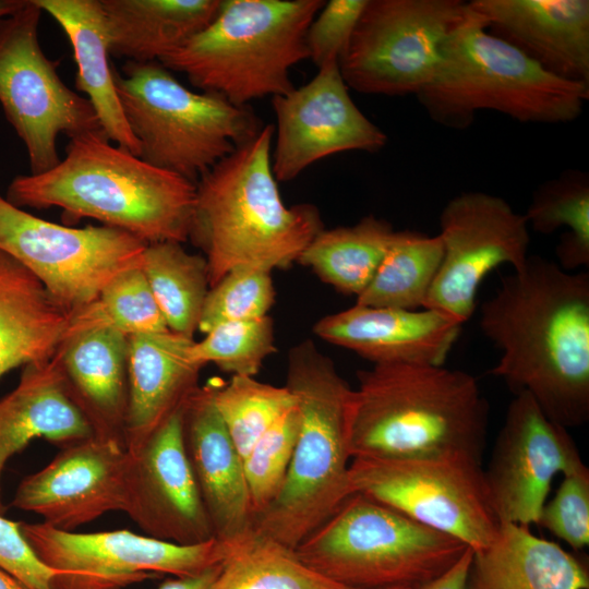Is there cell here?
Here are the masks:
<instances>
[{"label": "cell", "instance_id": "1", "mask_svg": "<svg viewBox=\"0 0 589 589\" xmlns=\"http://www.w3.org/2000/svg\"><path fill=\"white\" fill-rule=\"evenodd\" d=\"M480 328L501 351L491 374L530 395L553 422L589 419V274L541 256L502 279L481 305Z\"/></svg>", "mask_w": 589, "mask_h": 589}, {"label": "cell", "instance_id": "2", "mask_svg": "<svg viewBox=\"0 0 589 589\" xmlns=\"http://www.w3.org/2000/svg\"><path fill=\"white\" fill-rule=\"evenodd\" d=\"M195 192V183L92 132L71 137L52 169L14 177L5 199L21 208L59 207L67 221L93 218L152 244L189 240Z\"/></svg>", "mask_w": 589, "mask_h": 589}, {"label": "cell", "instance_id": "3", "mask_svg": "<svg viewBox=\"0 0 589 589\" xmlns=\"http://www.w3.org/2000/svg\"><path fill=\"white\" fill-rule=\"evenodd\" d=\"M274 133L263 125L196 182L189 240L204 253L209 287L237 269L289 267L324 229L316 206L283 202L272 170Z\"/></svg>", "mask_w": 589, "mask_h": 589}, {"label": "cell", "instance_id": "4", "mask_svg": "<svg viewBox=\"0 0 589 589\" xmlns=\"http://www.w3.org/2000/svg\"><path fill=\"white\" fill-rule=\"evenodd\" d=\"M357 377L351 459L466 457L482 462L490 407L471 374L392 363L373 364Z\"/></svg>", "mask_w": 589, "mask_h": 589}, {"label": "cell", "instance_id": "5", "mask_svg": "<svg viewBox=\"0 0 589 589\" xmlns=\"http://www.w3.org/2000/svg\"><path fill=\"white\" fill-rule=\"evenodd\" d=\"M285 386L299 408L300 430L285 483L255 516L254 531L294 550L352 494L354 389L310 339L289 350Z\"/></svg>", "mask_w": 589, "mask_h": 589}, {"label": "cell", "instance_id": "6", "mask_svg": "<svg viewBox=\"0 0 589 589\" xmlns=\"http://www.w3.org/2000/svg\"><path fill=\"white\" fill-rule=\"evenodd\" d=\"M464 22L443 47L432 81L417 95L437 124L469 128L480 110L522 123L576 120L589 99V85L557 77L513 46L490 34L468 4Z\"/></svg>", "mask_w": 589, "mask_h": 589}, {"label": "cell", "instance_id": "7", "mask_svg": "<svg viewBox=\"0 0 589 589\" xmlns=\"http://www.w3.org/2000/svg\"><path fill=\"white\" fill-rule=\"evenodd\" d=\"M323 0H220L213 21L163 59L202 92L236 106L289 93L293 65L308 59L306 31Z\"/></svg>", "mask_w": 589, "mask_h": 589}, {"label": "cell", "instance_id": "8", "mask_svg": "<svg viewBox=\"0 0 589 589\" xmlns=\"http://www.w3.org/2000/svg\"><path fill=\"white\" fill-rule=\"evenodd\" d=\"M469 549L362 493L351 494L294 552L320 575L353 589L419 587Z\"/></svg>", "mask_w": 589, "mask_h": 589}, {"label": "cell", "instance_id": "9", "mask_svg": "<svg viewBox=\"0 0 589 589\" xmlns=\"http://www.w3.org/2000/svg\"><path fill=\"white\" fill-rule=\"evenodd\" d=\"M115 82L139 157L193 183L263 127L247 106L193 92L161 63L127 61Z\"/></svg>", "mask_w": 589, "mask_h": 589}, {"label": "cell", "instance_id": "10", "mask_svg": "<svg viewBox=\"0 0 589 589\" xmlns=\"http://www.w3.org/2000/svg\"><path fill=\"white\" fill-rule=\"evenodd\" d=\"M461 0H366L340 57L348 87L417 95L433 79L443 47L468 14Z\"/></svg>", "mask_w": 589, "mask_h": 589}, {"label": "cell", "instance_id": "11", "mask_svg": "<svg viewBox=\"0 0 589 589\" xmlns=\"http://www.w3.org/2000/svg\"><path fill=\"white\" fill-rule=\"evenodd\" d=\"M43 10L35 0L0 19V105L25 145L31 175L61 160L57 141L104 132L86 97L69 88L38 39Z\"/></svg>", "mask_w": 589, "mask_h": 589}, {"label": "cell", "instance_id": "12", "mask_svg": "<svg viewBox=\"0 0 589 589\" xmlns=\"http://www.w3.org/2000/svg\"><path fill=\"white\" fill-rule=\"evenodd\" d=\"M349 483L352 494L384 503L473 552L488 546L500 528L482 462L471 458H352Z\"/></svg>", "mask_w": 589, "mask_h": 589}, {"label": "cell", "instance_id": "13", "mask_svg": "<svg viewBox=\"0 0 589 589\" xmlns=\"http://www.w3.org/2000/svg\"><path fill=\"white\" fill-rule=\"evenodd\" d=\"M146 247L118 228H73L41 219L0 193V251L24 265L71 312L96 301L118 274L140 267Z\"/></svg>", "mask_w": 589, "mask_h": 589}, {"label": "cell", "instance_id": "14", "mask_svg": "<svg viewBox=\"0 0 589 589\" xmlns=\"http://www.w3.org/2000/svg\"><path fill=\"white\" fill-rule=\"evenodd\" d=\"M38 557L58 569L51 589H122L154 578L197 576L225 560L228 545L212 539L177 544L130 530L64 531L44 522H20Z\"/></svg>", "mask_w": 589, "mask_h": 589}, {"label": "cell", "instance_id": "15", "mask_svg": "<svg viewBox=\"0 0 589 589\" xmlns=\"http://www.w3.org/2000/svg\"><path fill=\"white\" fill-rule=\"evenodd\" d=\"M443 257L423 308L460 323L474 312L478 288L494 268L514 272L528 260L529 226L524 214L497 195L480 191L452 197L440 215Z\"/></svg>", "mask_w": 589, "mask_h": 589}, {"label": "cell", "instance_id": "16", "mask_svg": "<svg viewBox=\"0 0 589 589\" xmlns=\"http://www.w3.org/2000/svg\"><path fill=\"white\" fill-rule=\"evenodd\" d=\"M585 466L568 429L550 420L530 395L516 394L483 469L497 521L538 524L554 477Z\"/></svg>", "mask_w": 589, "mask_h": 589}, {"label": "cell", "instance_id": "17", "mask_svg": "<svg viewBox=\"0 0 589 589\" xmlns=\"http://www.w3.org/2000/svg\"><path fill=\"white\" fill-rule=\"evenodd\" d=\"M338 62L318 68L306 84L273 97L276 143L272 170L278 181L296 179L327 156L362 151L376 153L387 135L356 106Z\"/></svg>", "mask_w": 589, "mask_h": 589}, {"label": "cell", "instance_id": "18", "mask_svg": "<svg viewBox=\"0 0 589 589\" xmlns=\"http://www.w3.org/2000/svg\"><path fill=\"white\" fill-rule=\"evenodd\" d=\"M183 408L127 452L124 513L145 536L190 545L214 534L184 449Z\"/></svg>", "mask_w": 589, "mask_h": 589}, {"label": "cell", "instance_id": "19", "mask_svg": "<svg viewBox=\"0 0 589 589\" xmlns=\"http://www.w3.org/2000/svg\"><path fill=\"white\" fill-rule=\"evenodd\" d=\"M128 453L123 445L95 435L61 447L40 470L19 484L12 506L64 531L125 509Z\"/></svg>", "mask_w": 589, "mask_h": 589}, {"label": "cell", "instance_id": "20", "mask_svg": "<svg viewBox=\"0 0 589 589\" xmlns=\"http://www.w3.org/2000/svg\"><path fill=\"white\" fill-rule=\"evenodd\" d=\"M217 381L199 386L183 408V444L214 538L230 545L254 531L243 461L216 408Z\"/></svg>", "mask_w": 589, "mask_h": 589}, {"label": "cell", "instance_id": "21", "mask_svg": "<svg viewBox=\"0 0 589 589\" xmlns=\"http://www.w3.org/2000/svg\"><path fill=\"white\" fill-rule=\"evenodd\" d=\"M56 354L67 392L94 435L124 446L128 336L100 320L89 304L74 313Z\"/></svg>", "mask_w": 589, "mask_h": 589}, {"label": "cell", "instance_id": "22", "mask_svg": "<svg viewBox=\"0 0 589 589\" xmlns=\"http://www.w3.org/2000/svg\"><path fill=\"white\" fill-rule=\"evenodd\" d=\"M462 325L433 309L356 303L320 318L312 329L321 339L351 350L373 364L442 366Z\"/></svg>", "mask_w": 589, "mask_h": 589}, {"label": "cell", "instance_id": "23", "mask_svg": "<svg viewBox=\"0 0 589 589\" xmlns=\"http://www.w3.org/2000/svg\"><path fill=\"white\" fill-rule=\"evenodd\" d=\"M490 34L546 72L589 85L588 0H471Z\"/></svg>", "mask_w": 589, "mask_h": 589}, {"label": "cell", "instance_id": "24", "mask_svg": "<svg viewBox=\"0 0 589 589\" xmlns=\"http://www.w3.org/2000/svg\"><path fill=\"white\" fill-rule=\"evenodd\" d=\"M193 342L171 330L128 336L127 452L143 446L199 387L203 365L191 357Z\"/></svg>", "mask_w": 589, "mask_h": 589}, {"label": "cell", "instance_id": "25", "mask_svg": "<svg viewBox=\"0 0 589 589\" xmlns=\"http://www.w3.org/2000/svg\"><path fill=\"white\" fill-rule=\"evenodd\" d=\"M93 435L67 392L57 354L24 365L16 387L0 400V514L1 477L13 455L37 437L64 447Z\"/></svg>", "mask_w": 589, "mask_h": 589}, {"label": "cell", "instance_id": "26", "mask_svg": "<svg viewBox=\"0 0 589 589\" xmlns=\"http://www.w3.org/2000/svg\"><path fill=\"white\" fill-rule=\"evenodd\" d=\"M14 257L0 251V377L51 359L73 315Z\"/></svg>", "mask_w": 589, "mask_h": 589}, {"label": "cell", "instance_id": "27", "mask_svg": "<svg viewBox=\"0 0 589 589\" xmlns=\"http://www.w3.org/2000/svg\"><path fill=\"white\" fill-rule=\"evenodd\" d=\"M67 35L77 67L75 86L86 95L109 141L140 155L118 96L110 45L100 0H35Z\"/></svg>", "mask_w": 589, "mask_h": 589}, {"label": "cell", "instance_id": "28", "mask_svg": "<svg viewBox=\"0 0 589 589\" xmlns=\"http://www.w3.org/2000/svg\"><path fill=\"white\" fill-rule=\"evenodd\" d=\"M467 589H589V573L529 526L502 524L494 540L473 552Z\"/></svg>", "mask_w": 589, "mask_h": 589}, {"label": "cell", "instance_id": "29", "mask_svg": "<svg viewBox=\"0 0 589 589\" xmlns=\"http://www.w3.org/2000/svg\"><path fill=\"white\" fill-rule=\"evenodd\" d=\"M110 55L160 62L203 31L220 0H100Z\"/></svg>", "mask_w": 589, "mask_h": 589}, {"label": "cell", "instance_id": "30", "mask_svg": "<svg viewBox=\"0 0 589 589\" xmlns=\"http://www.w3.org/2000/svg\"><path fill=\"white\" fill-rule=\"evenodd\" d=\"M395 231L388 221L368 215L352 226L321 230L297 262L357 298L373 279Z\"/></svg>", "mask_w": 589, "mask_h": 589}, {"label": "cell", "instance_id": "31", "mask_svg": "<svg viewBox=\"0 0 589 589\" xmlns=\"http://www.w3.org/2000/svg\"><path fill=\"white\" fill-rule=\"evenodd\" d=\"M141 268L168 329L193 339L211 288L205 257L187 252L179 242L152 243Z\"/></svg>", "mask_w": 589, "mask_h": 589}, {"label": "cell", "instance_id": "32", "mask_svg": "<svg viewBox=\"0 0 589 589\" xmlns=\"http://www.w3.org/2000/svg\"><path fill=\"white\" fill-rule=\"evenodd\" d=\"M443 257L438 235L395 231L373 279L356 303L406 310L423 308Z\"/></svg>", "mask_w": 589, "mask_h": 589}, {"label": "cell", "instance_id": "33", "mask_svg": "<svg viewBox=\"0 0 589 589\" xmlns=\"http://www.w3.org/2000/svg\"><path fill=\"white\" fill-rule=\"evenodd\" d=\"M209 589H353L308 567L294 550L253 531L228 545Z\"/></svg>", "mask_w": 589, "mask_h": 589}, {"label": "cell", "instance_id": "34", "mask_svg": "<svg viewBox=\"0 0 589 589\" xmlns=\"http://www.w3.org/2000/svg\"><path fill=\"white\" fill-rule=\"evenodd\" d=\"M536 232L561 235L555 253L558 266L573 271L589 266V177L569 169L538 187L524 214Z\"/></svg>", "mask_w": 589, "mask_h": 589}, {"label": "cell", "instance_id": "35", "mask_svg": "<svg viewBox=\"0 0 589 589\" xmlns=\"http://www.w3.org/2000/svg\"><path fill=\"white\" fill-rule=\"evenodd\" d=\"M214 401L243 459L296 399L286 386L263 383L254 376L232 375L225 384L217 382Z\"/></svg>", "mask_w": 589, "mask_h": 589}, {"label": "cell", "instance_id": "36", "mask_svg": "<svg viewBox=\"0 0 589 589\" xmlns=\"http://www.w3.org/2000/svg\"><path fill=\"white\" fill-rule=\"evenodd\" d=\"M274 325L267 315L261 318L225 323L194 341L190 353L201 365L214 363L232 375L254 376L264 360L276 351Z\"/></svg>", "mask_w": 589, "mask_h": 589}, {"label": "cell", "instance_id": "37", "mask_svg": "<svg viewBox=\"0 0 589 589\" xmlns=\"http://www.w3.org/2000/svg\"><path fill=\"white\" fill-rule=\"evenodd\" d=\"M300 430L294 402L255 442L242 459L254 518L279 494L291 462Z\"/></svg>", "mask_w": 589, "mask_h": 589}, {"label": "cell", "instance_id": "38", "mask_svg": "<svg viewBox=\"0 0 589 589\" xmlns=\"http://www.w3.org/2000/svg\"><path fill=\"white\" fill-rule=\"evenodd\" d=\"M275 296L271 272L233 271L209 288L197 330L206 334L225 323L267 316L275 302Z\"/></svg>", "mask_w": 589, "mask_h": 589}, {"label": "cell", "instance_id": "39", "mask_svg": "<svg viewBox=\"0 0 589 589\" xmlns=\"http://www.w3.org/2000/svg\"><path fill=\"white\" fill-rule=\"evenodd\" d=\"M91 306L127 336L169 330L141 266L112 278Z\"/></svg>", "mask_w": 589, "mask_h": 589}, {"label": "cell", "instance_id": "40", "mask_svg": "<svg viewBox=\"0 0 589 589\" xmlns=\"http://www.w3.org/2000/svg\"><path fill=\"white\" fill-rule=\"evenodd\" d=\"M538 525L574 550L589 544V469L564 474L554 496L541 509Z\"/></svg>", "mask_w": 589, "mask_h": 589}, {"label": "cell", "instance_id": "41", "mask_svg": "<svg viewBox=\"0 0 589 589\" xmlns=\"http://www.w3.org/2000/svg\"><path fill=\"white\" fill-rule=\"evenodd\" d=\"M365 4L366 0L324 2L306 31L308 59L317 68L338 62Z\"/></svg>", "mask_w": 589, "mask_h": 589}, {"label": "cell", "instance_id": "42", "mask_svg": "<svg viewBox=\"0 0 589 589\" xmlns=\"http://www.w3.org/2000/svg\"><path fill=\"white\" fill-rule=\"evenodd\" d=\"M0 568L29 589H51L60 572L47 566L21 531L20 522L0 514Z\"/></svg>", "mask_w": 589, "mask_h": 589}, {"label": "cell", "instance_id": "43", "mask_svg": "<svg viewBox=\"0 0 589 589\" xmlns=\"http://www.w3.org/2000/svg\"><path fill=\"white\" fill-rule=\"evenodd\" d=\"M473 551L469 548L462 556L441 576L413 589H467V579Z\"/></svg>", "mask_w": 589, "mask_h": 589}, {"label": "cell", "instance_id": "44", "mask_svg": "<svg viewBox=\"0 0 589 589\" xmlns=\"http://www.w3.org/2000/svg\"><path fill=\"white\" fill-rule=\"evenodd\" d=\"M221 564L192 577H175L164 581L157 589H209Z\"/></svg>", "mask_w": 589, "mask_h": 589}, {"label": "cell", "instance_id": "45", "mask_svg": "<svg viewBox=\"0 0 589 589\" xmlns=\"http://www.w3.org/2000/svg\"><path fill=\"white\" fill-rule=\"evenodd\" d=\"M0 589H29L19 579L0 568Z\"/></svg>", "mask_w": 589, "mask_h": 589}, {"label": "cell", "instance_id": "46", "mask_svg": "<svg viewBox=\"0 0 589 589\" xmlns=\"http://www.w3.org/2000/svg\"><path fill=\"white\" fill-rule=\"evenodd\" d=\"M25 0H0V19L19 10Z\"/></svg>", "mask_w": 589, "mask_h": 589}, {"label": "cell", "instance_id": "47", "mask_svg": "<svg viewBox=\"0 0 589 589\" xmlns=\"http://www.w3.org/2000/svg\"><path fill=\"white\" fill-rule=\"evenodd\" d=\"M386 589H413V588H409V587H392V588H386Z\"/></svg>", "mask_w": 589, "mask_h": 589}]
</instances>
